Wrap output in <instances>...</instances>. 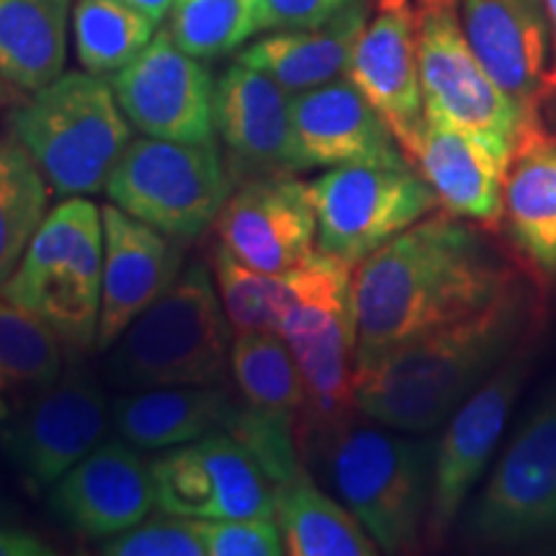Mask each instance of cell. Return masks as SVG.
Wrapping results in <instances>:
<instances>
[{"label": "cell", "instance_id": "6da1fadb", "mask_svg": "<svg viewBox=\"0 0 556 556\" xmlns=\"http://www.w3.org/2000/svg\"><path fill=\"white\" fill-rule=\"evenodd\" d=\"M518 283L486 227L435 208L353 268L356 368L477 315Z\"/></svg>", "mask_w": 556, "mask_h": 556}, {"label": "cell", "instance_id": "7a4b0ae2", "mask_svg": "<svg viewBox=\"0 0 556 556\" xmlns=\"http://www.w3.org/2000/svg\"><path fill=\"white\" fill-rule=\"evenodd\" d=\"M533 304L520 283L497 302L394 345L356 368L361 417L407 433H433L528 338Z\"/></svg>", "mask_w": 556, "mask_h": 556}, {"label": "cell", "instance_id": "3957f363", "mask_svg": "<svg viewBox=\"0 0 556 556\" xmlns=\"http://www.w3.org/2000/svg\"><path fill=\"white\" fill-rule=\"evenodd\" d=\"M304 469L328 484L384 554L426 544L435 441L356 415L299 446Z\"/></svg>", "mask_w": 556, "mask_h": 556}, {"label": "cell", "instance_id": "277c9868", "mask_svg": "<svg viewBox=\"0 0 556 556\" xmlns=\"http://www.w3.org/2000/svg\"><path fill=\"white\" fill-rule=\"evenodd\" d=\"M232 338L214 274L191 261L109 348L103 379L116 392L225 384Z\"/></svg>", "mask_w": 556, "mask_h": 556}, {"label": "cell", "instance_id": "5b68a950", "mask_svg": "<svg viewBox=\"0 0 556 556\" xmlns=\"http://www.w3.org/2000/svg\"><path fill=\"white\" fill-rule=\"evenodd\" d=\"M11 135L39 165L52 193L67 199L106 191L131 142V124L109 78L83 70L29 93L11 114Z\"/></svg>", "mask_w": 556, "mask_h": 556}, {"label": "cell", "instance_id": "8992f818", "mask_svg": "<svg viewBox=\"0 0 556 556\" xmlns=\"http://www.w3.org/2000/svg\"><path fill=\"white\" fill-rule=\"evenodd\" d=\"M101 281V206L86 197H67L47 212L0 294L45 319L67 348L88 353L99 336Z\"/></svg>", "mask_w": 556, "mask_h": 556}, {"label": "cell", "instance_id": "52a82bcc", "mask_svg": "<svg viewBox=\"0 0 556 556\" xmlns=\"http://www.w3.org/2000/svg\"><path fill=\"white\" fill-rule=\"evenodd\" d=\"M462 541L486 552H556V381L464 507Z\"/></svg>", "mask_w": 556, "mask_h": 556}, {"label": "cell", "instance_id": "ba28073f", "mask_svg": "<svg viewBox=\"0 0 556 556\" xmlns=\"http://www.w3.org/2000/svg\"><path fill=\"white\" fill-rule=\"evenodd\" d=\"M235 184L219 142L131 137L106 184L122 212L173 240L191 242L214 227Z\"/></svg>", "mask_w": 556, "mask_h": 556}, {"label": "cell", "instance_id": "9c48e42d", "mask_svg": "<svg viewBox=\"0 0 556 556\" xmlns=\"http://www.w3.org/2000/svg\"><path fill=\"white\" fill-rule=\"evenodd\" d=\"M317 214V250L356 268L441 208L428 180L409 163H351L307 180Z\"/></svg>", "mask_w": 556, "mask_h": 556}, {"label": "cell", "instance_id": "30bf717a", "mask_svg": "<svg viewBox=\"0 0 556 556\" xmlns=\"http://www.w3.org/2000/svg\"><path fill=\"white\" fill-rule=\"evenodd\" d=\"M75 353L70 348L67 364L50 389L0 422V448L31 492L50 490L103 443L111 426V400Z\"/></svg>", "mask_w": 556, "mask_h": 556}, {"label": "cell", "instance_id": "8fae6325", "mask_svg": "<svg viewBox=\"0 0 556 556\" xmlns=\"http://www.w3.org/2000/svg\"><path fill=\"white\" fill-rule=\"evenodd\" d=\"M278 336L302 374L304 407L296 420V446H302L358 415L353 270L296 304Z\"/></svg>", "mask_w": 556, "mask_h": 556}, {"label": "cell", "instance_id": "7c38bea8", "mask_svg": "<svg viewBox=\"0 0 556 556\" xmlns=\"http://www.w3.org/2000/svg\"><path fill=\"white\" fill-rule=\"evenodd\" d=\"M531 343L518 345L446 420L435 441L426 544L441 546L490 467L507 417L531 371Z\"/></svg>", "mask_w": 556, "mask_h": 556}, {"label": "cell", "instance_id": "4fadbf2b", "mask_svg": "<svg viewBox=\"0 0 556 556\" xmlns=\"http://www.w3.org/2000/svg\"><path fill=\"white\" fill-rule=\"evenodd\" d=\"M415 24L426 119L513 142L526 111L486 75L448 5L443 0H417Z\"/></svg>", "mask_w": 556, "mask_h": 556}, {"label": "cell", "instance_id": "5bb4252c", "mask_svg": "<svg viewBox=\"0 0 556 556\" xmlns=\"http://www.w3.org/2000/svg\"><path fill=\"white\" fill-rule=\"evenodd\" d=\"M152 467L157 507L173 516L274 518L276 486L255 456L227 430L165 448Z\"/></svg>", "mask_w": 556, "mask_h": 556}, {"label": "cell", "instance_id": "9a60e30c", "mask_svg": "<svg viewBox=\"0 0 556 556\" xmlns=\"http://www.w3.org/2000/svg\"><path fill=\"white\" fill-rule=\"evenodd\" d=\"M131 129L173 142H212L214 88L204 60L186 54L168 29L155 37L127 67L109 78Z\"/></svg>", "mask_w": 556, "mask_h": 556}, {"label": "cell", "instance_id": "2e32d148", "mask_svg": "<svg viewBox=\"0 0 556 556\" xmlns=\"http://www.w3.org/2000/svg\"><path fill=\"white\" fill-rule=\"evenodd\" d=\"M214 131L232 184L307 173L299 157L291 119V93L235 60L214 88Z\"/></svg>", "mask_w": 556, "mask_h": 556}, {"label": "cell", "instance_id": "e0dca14e", "mask_svg": "<svg viewBox=\"0 0 556 556\" xmlns=\"http://www.w3.org/2000/svg\"><path fill=\"white\" fill-rule=\"evenodd\" d=\"M217 242L248 268L281 274L317 253V214L307 180H242L214 219Z\"/></svg>", "mask_w": 556, "mask_h": 556}, {"label": "cell", "instance_id": "ac0fdd59", "mask_svg": "<svg viewBox=\"0 0 556 556\" xmlns=\"http://www.w3.org/2000/svg\"><path fill=\"white\" fill-rule=\"evenodd\" d=\"M345 75L377 109L413 163L426 127V103L417 70L415 5L409 0H374Z\"/></svg>", "mask_w": 556, "mask_h": 556}, {"label": "cell", "instance_id": "d6986e66", "mask_svg": "<svg viewBox=\"0 0 556 556\" xmlns=\"http://www.w3.org/2000/svg\"><path fill=\"white\" fill-rule=\"evenodd\" d=\"M47 505L83 539L116 536L157 505L152 467L122 435L103 441L47 490Z\"/></svg>", "mask_w": 556, "mask_h": 556}, {"label": "cell", "instance_id": "ffe728a7", "mask_svg": "<svg viewBox=\"0 0 556 556\" xmlns=\"http://www.w3.org/2000/svg\"><path fill=\"white\" fill-rule=\"evenodd\" d=\"M101 217L103 281L96 351L106 353L122 332L176 283L189 242L157 232L111 201L101 206Z\"/></svg>", "mask_w": 556, "mask_h": 556}, {"label": "cell", "instance_id": "44dd1931", "mask_svg": "<svg viewBox=\"0 0 556 556\" xmlns=\"http://www.w3.org/2000/svg\"><path fill=\"white\" fill-rule=\"evenodd\" d=\"M510 155V139L426 119L413 168L428 180L443 212L497 229L505 217Z\"/></svg>", "mask_w": 556, "mask_h": 556}, {"label": "cell", "instance_id": "7402d4cb", "mask_svg": "<svg viewBox=\"0 0 556 556\" xmlns=\"http://www.w3.org/2000/svg\"><path fill=\"white\" fill-rule=\"evenodd\" d=\"M492 80L533 111L548 78L552 29L544 0H443Z\"/></svg>", "mask_w": 556, "mask_h": 556}, {"label": "cell", "instance_id": "603a6c76", "mask_svg": "<svg viewBox=\"0 0 556 556\" xmlns=\"http://www.w3.org/2000/svg\"><path fill=\"white\" fill-rule=\"evenodd\" d=\"M291 119L307 170L351 163H409L377 109L348 78L291 96Z\"/></svg>", "mask_w": 556, "mask_h": 556}, {"label": "cell", "instance_id": "cb8c5ba5", "mask_svg": "<svg viewBox=\"0 0 556 556\" xmlns=\"http://www.w3.org/2000/svg\"><path fill=\"white\" fill-rule=\"evenodd\" d=\"M503 222L531 268L548 281L556 278V131L536 109L513 139Z\"/></svg>", "mask_w": 556, "mask_h": 556}, {"label": "cell", "instance_id": "d4e9b609", "mask_svg": "<svg viewBox=\"0 0 556 556\" xmlns=\"http://www.w3.org/2000/svg\"><path fill=\"white\" fill-rule=\"evenodd\" d=\"M240 405L227 384L139 389L111 400V426L139 451H165L229 430Z\"/></svg>", "mask_w": 556, "mask_h": 556}, {"label": "cell", "instance_id": "484cf974", "mask_svg": "<svg viewBox=\"0 0 556 556\" xmlns=\"http://www.w3.org/2000/svg\"><path fill=\"white\" fill-rule=\"evenodd\" d=\"M371 3L374 0H356L338 16L309 29L270 31L250 41L238 52V60L270 75L291 96L343 78L371 16Z\"/></svg>", "mask_w": 556, "mask_h": 556}, {"label": "cell", "instance_id": "4316f807", "mask_svg": "<svg viewBox=\"0 0 556 556\" xmlns=\"http://www.w3.org/2000/svg\"><path fill=\"white\" fill-rule=\"evenodd\" d=\"M351 270L353 268L348 263L330 258V255L319 253V250L315 258H309L296 268L281 270V274L248 268L245 263L232 258L219 242L212 250V274L235 332H278L281 323L296 304L317 294L319 289L330 287L332 281L351 274Z\"/></svg>", "mask_w": 556, "mask_h": 556}, {"label": "cell", "instance_id": "83f0119b", "mask_svg": "<svg viewBox=\"0 0 556 556\" xmlns=\"http://www.w3.org/2000/svg\"><path fill=\"white\" fill-rule=\"evenodd\" d=\"M73 0H0V80L37 93L65 73Z\"/></svg>", "mask_w": 556, "mask_h": 556}, {"label": "cell", "instance_id": "f1b7e54d", "mask_svg": "<svg viewBox=\"0 0 556 556\" xmlns=\"http://www.w3.org/2000/svg\"><path fill=\"white\" fill-rule=\"evenodd\" d=\"M291 556H374L379 546L336 495L319 490L307 469L276 486V513Z\"/></svg>", "mask_w": 556, "mask_h": 556}, {"label": "cell", "instance_id": "f546056e", "mask_svg": "<svg viewBox=\"0 0 556 556\" xmlns=\"http://www.w3.org/2000/svg\"><path fill=\"white\" fill-rule=\"evenodd\" d=\"M70 348L45 319L0 294V422L60 379Z\"/></svg>", "mask_w": 556, "mask_h": 556}, {"label": "cell", "instance_id": "4dcf8cb0", "mask_svg": "<svg viewBox=\"0 0 556 556\" xmlns=\"http://www.w3.org/2000/svg\"><path fill=\"white\" fill-rule=\"evenodd\" d=\"M229 377L242 405L255 415L296 428L304 407V384L287 340L274 330L235 332Z\"/></svg>", "mask_w": 556, "mask_h": 556}, {"label": "cell", "instance_id": "1f68e13d", "mask_svg": "<svg viewBox=\"0 0 556 556\" xmlns=\"http://www.w3.org/2000/svg\"><path fill=\"white\" fill-rule=\"evenodd\" d=\"M52 189L16 137L0 139V287L13 276L50 212Z\"/></svg>", "mask_w": 556, "mask_h": 556}, {"label": "cell", "instance_id": "d6a6232c", "mask_svg": "<svg viewBox=\"0 0 556 556\" xmlns=\"http://www.w3.org/2000/svg\"><path fill=\"white\" fill-rule=\"evenodd\" d=\"M157 21L127 0H78L73 5V37L80 67L111 78L155 37Z\"/></svg>", "mask_w": 556, "mask_h": 556}, {"label": "cell", "instance_id": "836d02e7", "mask_svg": "<svg viewBox=\"0 0 556 556\" xmlns=\"http://www.w3.org/2000/svg\"><path fill=\"white\" fill-rule=\"evenodd\" d=\"M248 0H173L168 11L170 39L197 60H217L250 39Z\"/></svg>", "mask_w": 556, "mask_h": 556}, {"label": "cell", "instance_id": "e575fe53", "mask_svg": "<svg viewBox=\"0 0 556 556\" xmlns=\"http://www.w3.org/2000/svg\"><path fill=\"white\" fill-rule=\"evenodd\" d=\"M103 556H206L197 518L165 513L103 539Z\"/></svg>", "mask_w": 556, "mask_h": 556}, {"label": "cell", "instance_id": "d590c367", "mask_svg": "<svg viewBox=\"0 0 556 556\" xmlns=\"http://www.w3.org/2000/svg\"><path fill=\"white\" fill-rule=\"evenodd\" d=\"M206 556H281L287 554L276 518L199 520Z\"/></svg>", "mask_w": 556, "mask_h": 556}, {"label": "cell", "instance_id": "8d00e7d4", "mask_svg": "<svg viewBox=\"0 0 556 556\" xmlns=\"http://www.w3.org/2000/svg\"><path fill=\"white\" fill-rule=\"evenodd\" d=\"M356 0H255L250 9V37L270 31L309 29L325 24Z\"/></svg>", "mask_w": 556, "mask_h": 556}, {"label": "cell", "instance_id": "74e56055", "mask_svg": "<svg viewBox=\"0 0 556 556\" xmlns=\"http://www.w3.org/2000/svg\"><path fill=\"white\" fill-rule=\"evenodd\" d=\"M54 548L21 526L0 523V556H52Z\"/></svg>", "mask_w": 556, "mask_h": 556}, {"label": "cell", "instance_id": "f35d334b", "mask_svg": "<svg viewBox=\"0 0 556 556\" xmlns=\"http://www.w3.org/2000/svg\"><path fill=\"white\" fill-rule=\"evenodd\" d=\"M536 111L541 114V119L546 122V127L556 131V73H548L544 90L539 96Z\"/></svg>", "mask_w": 556, "mask_h": 556}, {"label": "cell", "instance_id": "ab89813d", "mask_svg": "<svg viewBox=\"0 0 556 556\" xmlns=\"http://www.w3.org/2000/svg\"><path fill=\"white\" fill-rule=\"evenodd\" d=\"M127 3L137 5V9H142L144 13H148V16H152L160 24V21L168 16L173 0H127Z\"/></svg>", "mask_w": 556, "mask_h": 556}, {"label": "cell", "instance_id": "60d3db41", "mask_svg": "<svg viewBox=\"0 0 556 556\" xmlns=\"http://www.w3.org/2000/svg\"><path fill=\"white\" fill-rule=\"evenodd\" d=\"M544 9L548 16V29H552V70L548 73H556V0H544Z\"/></svg>", "mask_w": 556, "mask_h": 556}, {"label": "cell", "instance_id": "b9f144b4", "mask_svg": "<svg viewBox=\"0 0 556 556\" xmlns=\"http://www.w3.org/2000/svg\"><path fill=\"white\" fill-rule=\"evenodd\" d=\"M248 3H255V0H248Z\"/></svg>", "mask_w": 556, "mask_h": 556}]
</instances>
